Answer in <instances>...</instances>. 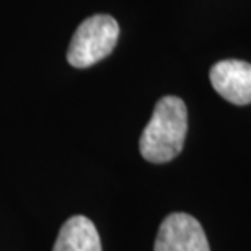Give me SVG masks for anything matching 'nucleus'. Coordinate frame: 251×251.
Returning a JSON list of instances; mask_svg holds the SVG:
<instances>
[{
  "label": "nucleus",
  "mask_w": 251,
  "mask_h": 251,
  "mask_svg": "<svg viewBox=\"0 0 251 251\" xmlns=\"http://www.w3.org/2000/svg\"><path fill=\"white\" fill-rule=\"evenodd\" d=\"M153 251H210L205 232L193 215L170 214L155 238Z\"/></svg>",
  "instance_id": "obj_3"
},
{
  "label": "nucleus",
  "mask_w": 251,
  "mask_h": 251,
  "mask_svg": "<svg viewBox=\"0 0 251 251\" xmlns=\"http://www.w3.org/2000/svg\"><path fill=\"white\" fill-rule=\"evenodd\" d=\"M52 251H103L98 230L90 219L74 215L59 230Z\"/></svg>",
  "instance_id": "obj_5"
},
{
  "label": "nucleus",
  "mask_w": 251,
  "mask_h": 251,
  "mask_svg": "<svg viewBox=\"0 0 251 251\" xmlns=\"http://www.w3.org/2000/svg\"><path fill=\"white\" fill-rule=\"evenodd\" d=\"M188 132V109L181 98L163 97L140 135L139 149L150 163H167L183 150Z\"/></svg>",
  "instance_id": "obj_1"
},
{
  "label": "nucleus",
  "mask_w": 251,
  "mask_h": 251,
  "mask_svg": "<svg viewBox=\"0 0 251 251\" xmlns=\"http://www.w3.org/2000/svg\"><path fill=\"white\" fill-rule=\"evenodd\" d=\"M119 38V25L109 15H93L80 23L69 44L67 61L72 67L87 69L113 52Z\"/></svg>",
  "instance_id": "obj_2"
},
{
  "label": "nucleus",
  "mask_w": 251,
  "mask_h": 251,
  "mask_svg": "<svg viewBox=\"0 0 251 251\" xmlns=\"http://www.w3.org/2000/svg\"><path fill=\"white\" fill-rule=\"evenodd\" d=\"M210 83L227 101L245 106L251 103V64L243 61H220L210 69Z\"/></svg>",
  "instance_id": "obj_4"
}]
</instances>
